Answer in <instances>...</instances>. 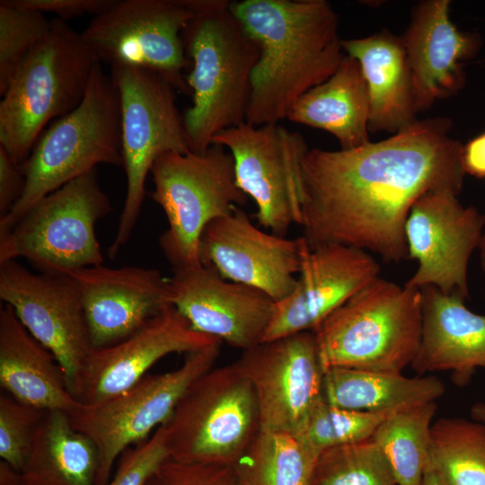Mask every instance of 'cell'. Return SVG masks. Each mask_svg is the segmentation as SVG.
I'll return each mask as SVG.
<instances>
[{"mask_svg":"<svg viewBox=\"0 0 485 485\" xmlns=\"http://www.w3.org/2000/svg\"><path fill=\"white\" fill-rule=\"evenodd\" d=\"M444 117L417 120L378 141L352 149H309L303 162V237L310 248L338 243L409 259L405 224L428 191L461 192L463 146Z\"/></svg>","mask_w":485,"mask_h":485,"instance_id":"6da1fadb","label":"cell"},{"mask_svg":"<svg viewBox=\"0 0 485 485\" xmlns=\"http://www.w3.org/2000/svg\"><path fill=\"white\" fill-rule=\"evenodd\" d=\"M230 5L260 47L245 122L278 124L340 66L346 53L338 14L325 0H242Z\"/></svg>","mask_w":485,"mask_h":485,"instance_id":"7a4b0ae2","label":"cell"},{"mask_svg":"<svg viewBox=\"0 0 485 485\" xmlns=\"http://www.w3.org/2000/svg\"><path fill=\"white\" fill-rule=\"evenodd\" d=\"M227 0H190L196 13L181 38L191 69L185 76L192 105L183 118L190 151L203 153L219 132L246 121L257 41Z\"/></svg>","mask_w":485,"mask_h":485,"instance_id":"3957f363","label":"cell"},{"mask_svg":"<svg viewBox=\"0 0 485 485\" xmlns=\"http://www.w3.org/2000/svg\"><path fill=\"white\" fill-rule=\"evenodd\" d=\"M101 163L123 166V156L119 93L99 62L81 103L44 129L21 164L25 189L0 218V234L10 231L44 197Z\"/></svg>","mask_w":485,"mask_h":485,"instance_id":"277c9868","label":"cell"},{"mask_svg":"<svg viewBox=\"0 0 485 485\" xmlns=\"http://www.w3.org/2000/svg\"><path fill=\"white\" fill-rule=\"evenodd\" d=\"M313 332L324 371L347 367L402 373L421 340V291L378 276Z\"/></svg>","mask_w":485,"mask_h":485,"instance_id":"5b68a950","label":"cell"},{"mask_svg":"<svg viewBox=\"0 0 485 485\" xmlns=\"http://www.w3.org/2000/svg\"><path fill=\"white\" fill-rule=\"evenodd\" d=\"M99 62L81 32L63 20H51L0 102V146L14 163L21 165L28 158L48 122L81 103Z\"/></svg>","mask_w":485,"mask_h":485,"instance_id":"8992f818","label":"cell"},{"mask_svg":"<svg viewBox=\"0 0 485 485\" xmlns=\"http://www.w3.org/2000/svg\"><path fill=\"white\" fill-rule=\"evenodd\" d=\"M152 199L163 210L168 228L160 247L174 269L200 265L198 244L205 227L245 204L236 183L234 162L224 146L203 153L170 152L154 163Z\"/></svg>","mask_w":485,"mask_h":485,"instance_id":"52a82bcc","label":"cell"},{"mask_svg":"<svg viewBox=\"0 0 485 485\" xmlns=\"http://www.w3.org/2000/svg\"><path fill=\"white\" fill-rule=\"evenodd\" d=\"M163 426L171 458L234 466L260 430L253 386L237 362L212 367L190 384Z\"/></svg>","mask_w":485,"mask_h":485,"instance_id":"ba28073f","label":"cell"},{"mask_svg":"<svg viewBox=\"0 0 485 485\" xmlns=\"http://www.w3.org/2000/svg\"><path fill=\"white\" fill-rule=\"evenodd\" d=\"M111 209L98 171L92 170L44 197L0 234V262L22 257L40 272L55 275L101 265L95 225Z\"/></svg>","mask_w":485,"mask_h":485,"instance_id":"9c48e42d","label":"cell"},{"mask_svg":"<svg viewBox=\"0 0 485 485\" xmlns=\"http://www.w3.org/2000/svg\"><path fill=\"white\" fill-rule=\"evenodd\" d=\"M121 105V146L127 189L116 235L114 259L129 240L141 213L146 181L163 154L190 151L173 86L157 73L128 65L110 66Z\"/></svg>","mask_w":485,"mask_h":485,"instance_id":"30bf717a","label":"cell"},{"mask_svg":"<svg viewBox=\"0 0 485 485\" xmlns=\"http://www.w3.org/2000/svg\"><path fill=\"white\" fill-rule=\"evenodd\" d=\"M222 342L187 354L178 368L147 374L128 390L69 412L72 426L89 437L99 453L96 485H105L113 466L129 447L146 440L167 422L190 384L214 367Z\"/></svg>","mask_w":485,"mask_h":485,"instance_id":"8fae6325","label":"cell"},{"mask_svg":"<svg viewBox=\"0 0 485 485\" xmlns=\"http://www.w3.org/2000/svg\"><path fill=\"white\" fill-rule=\"evenodd\" d=\"M233 155L236 183L253 199L259 225L285 236L302 224L304 137L278 124L243 122L217 133L211 141Z\"/></svg>","mask_w":485,"mask_h":485,"instance_id":"7c38bea8","label":"cell"},{"mask_svg":"<svg viewBox=\"0 0 485 485\" xmlns=\"http://www.w3.org/2000/svg\"><path fill=\"white\" fill-rule=\"evenodd\" d=\"M195 14L190 0H117L81 34L100 62L152 70L190 94L181 33Z\"/></svg>","mask_w":485,"mask_h":485,"instance_id":"4fadbf2b","label":"cell"},{"mask_svg":"<svg viewBox=\"0 0 485 485\" xmlns=\"http://www.w3.org/2000/svg\"><path fill=\"white\" fill-rule=\"evenodd\" d=\"M0 298L26 330L56 357L75 397L94 349L81 295L68 275L33 273L15 261L0 262Z\"/></svg>","mask_w":485,"mask_h":485,"instance_id":"5bb4252c","label":"cell"},{"mask_svg":"<svg viewBox=\"0 0 485 485\" xmlns=\"http://www.w3.org/2000/svg\"><path fill=\"white\" fill-rule=\"evenodd\" d=\"M459 193L428 191L412 205L405 224L409 258L418 269L404 284L413 288L434 286L445 295L469 298L468 265L479 248L485 216L464 207Z\"/></svg>","mask_w":485,"mask_h":485,"instance_id":"9a60e30c","label":"cell"},{"mask_svg":"<svg viewBox=\"0 0 485 485\" xmlns=\"http://www.w3.org/2000/svg\"><path fill=\"white\" fill-rule=\"evenodd\" d=\"M257 398L260 430L297 435L323 399L322 368L313 331L263 341L236 361Z\"/></svg>","mask_w":485,"mask_h":485,"instance_id":"2e32d148","label":"cell"},{"mask_svg":"<svg viewBox=\"0 0 485 485\" xmlns=\"http://www.w3.org/2000/svg\"><path fill=\"white\" fill-rule=\"evenodd\" d=\"M302 237L288 239L256 226L239 207L211 221L198 244L200 263L221 278L257 288L275 302L296 285Z\"/></svg>","mask_w":485,"mask_h":485,"instance_id":"e0dca14e","label":"cell"},{"mask_svg":"<svg viewBox=\"0 0 485 485\" xmlns=\"http://www.w3.org/2000/svg\"><path fill=\"white\" fill-rule=\"evenodd\" d=\"M301 237L296 285L289 295L275 302L263 341L313 331L333 311L379 276L378 262L366 251L338 243L310 248Z\"/></svg>","mask_w":485,"mask_h":485,"instance_id":"ac0fdd59","label":"cell"},{"mask_svg":"<svg viewBox=\"0 0 485 485\" xmlns=\"http://www.w3.org/2000/svg\"><path fill=\"white\" fill-rule=\"evenodd\" d=\"M168 295L195 331L242 351L263 341L275 306L264 292L226 280L202 264L174 269Z\"/></svg>","mask_w":485,"mask_h":485,"instance_id":"d6986e66","label":"cell"},{"mask_svg":"<svg viewBox=\"0 0 485 485\" xmlns=\"http://www.w3.org/2000/svg\"><path fill=\"white\" fill-rule=\"evenodd\" d=\"M218 342L222 341L195 331L174 306L167 304L128 338L93 350L75 398L84 404L107 400L136 384L165 356L189 354Z\"/></svg>","mask_w":485,"mask_h":485,"instance_id":"ffe728a7","label":"cell"},{"mask_svg":"<svg viewBox=\"0 0 485 485\" xmlns=\"http://www.w3.org/2000/svg\"><path fill=\"white\" fill-rule=\"evenodd\" d=\"M67 275L79 289L94 348L128 338L170 304L168 278L155 269L101 264Z\"/></svg>","mask_w":485,"mask_h":485,"instance_id":"44dd1931","label":"cell"},{"mask_svg":"<svg viewBox=\"0 0 485 485\" xmlns=\"http://www.w3.org/2000/svg\"><path fill=\"white\" fill-rule=\"evenodd\" d=\"M449 0L421 1L401 37L410 65L419 112L455 94L463 84L462 64L474 56L480 39L458 30Z\"/></svg>","mask_w":485,"mask_h":485,"instance_id":"7402d4cb","label":"cell"},{"mask_svg":"<svg viewBox=\"0 0 485 485\" xmlns=\"http://www.w3.org/2000/svg\"><path fill=\"white\" fill-rule=\"evenodd\" d=\"M420 291L422 333L410 367L419 375L448 372L457 386H464L478 369H485V314L434 286Z\"/></svg>","mask_w":485,"mask_h":485,"instance_id":"603a6c76","label":"cell"},{"mask_svg":"<svg viewBox=\"0 0 485 485\" xmlns=\"http://www.w3.org/2000/svg\"><path fill=\"white\" fill-rule=\"evenodd\" d=\"M342 48L358 61L367 85L369 131L394 135L413 125L419 111L401 38L382 31L365 38L342 40Z\"/></svg>","mask_w":485,"mask_h":485,"instance_id":"cb8c5ba5","label":"cell"},{"mask_svg":"<svg viewBox=\"0 0 485 485\" xmlns=\"http://www.w3.org/2000/svg\"><path fill=\"white\" fill-rule=\"evenodd\" d=\"M0 384L16 401L43 411L68 414L79 403L54 355L7 304L0 308Z\"/></svg>","mask_w":485,"mask_h":485,"instance_id":"d4e9b609","label":"cell"},{"mask_svg":"<svg viewBox=\"0 0 485 485\" xmlns=\"http://www.w3.org/2000/svg\"><path fill=\"white\" fill-rule=\"evenodd\" d=\"M369 112V94L360 65L346 54L328 80L297 100L287 119L325 130L338 139L340 149H352L370 142Z\"/></svg>","mask_w":485,"mask_h":485,"instance_id":"484cf974","label":"cell"},{"mask_svg":"<svg viewBox=\"0 0 485 485\" xmlns=\"http://www.w3.org/2000/svg\"><path fill=\"white\" fill-rule=\"evenodd\" d=\"M99 453L66 412L46 411L34 435L19 485H96Z\"/></svg>","mask_w":485,"mask_h":485,"instance_id":"4316f807","label":"cell"},{"mask_svg":"<svg viewBox=\"0 0 485 485\" xmlns=\"http://www.w3.org/2000/svg\"><path fill=\"white\" fill-rule=\"evenodd\" d=\"M445 387L435 375L406 376L402 373L347 367L324 371L322 394L334 406L369 412L395 411L436 401Z\"/></svg>","mask_w":485,"mask_h":485,"instance_id":"83f0119b","label":"cell"},{"mask_svg":"<svg viewBox=\"0 0 485 485\" xmlns=\"http://www.w3.org/2000/svg\"><path fill=\"white\" fill-rule=\"evenodd\" d=\"M318 456L296 435L260 430L233 467L237 485H312Z\"/></svg>","mask_w":485,"mask_h":485,"instance_id":"f1b7e54d","label":"cell"},{"mask_svg":"<svg viewBox=\"0 0 485 485\" xmlns=\"http://www.w3.org/2000/svg\"><path fill=\"white\" fill-rule=\"evenodd\" d=\"M436 401L412 405L387 417L372 436L386 456L397 485H421L429 464Z\"/></svg>","mask_w":485,"mask_h":485,"instance_id":"f546056e","label":"cell"},{"mask_svg":"<svg viewBox=\"0 0 485 485\" xmlns=\"http://www.w3.org/2000/svg\"><path fill=\"white\" fill-rule=\"evenodd\" d=\"M429 464L449 485H485V426L463 418L434 421Z\"/></svg>","mask_w":485,"mask_h":485,"instance_id":"4dcf8cb0","label":"cell"},{"mask_svg":"<svg viewBox=\"0 0 485 485\" xmlns=\"http://www.w3.org/2000/svg\"><path fill=\"white\" fill-rule=\"evenodd\" d=\"M312 485H397L391 465L373 437L333 446L316 461Z\"/></svg>","mask_w":485,"mask_h":485,"instance_id":"1f68e13d","label":"cell"},{"mask_svg":"<svg viewBox=\"0 0 485 485\" xmlns=\"http://www.w3.org/2000/svg\"><path fill=\"white\" fill-rule=\"evenodd\" d=\"M395 411L353 410L331 405L323 398L296 436L319 455L328 448L372 437L382 422Z\"/></svg>","mask_w":485,"mask_h":485,"instance_id":"d6a6232c","label":"cell"},{"mask_svg":"<svg viewBox=\"0 0 485 485\" xmlns=\"http://www.w3.org/2000/svg\"><path fill=\"white\" fill-rule=\"evenodd\" d=\"M51 20L37 11L0 1V95L16 70L50 28Z\"/></svg>","mask_w":485,"mask_h":485,"instance_id":"836d02e7","label":"cell"},{"mask_svg":"<svg viewBox=\"0 0 485 485\" xmlns=\"http://www.w3.org/2000/svg\"><path fill=\"white\" fill-rule=\"evenodd\" d=\"M46 411L0 395V457L22 471Z\"/></svg>","mask_w":485,"mask_h":485,"instance_id":"e575fe53","label":"cell"},{"mask_svg":"<svg viewBox=\"0 0 485 485\" xmlns=\"http://www.w3.org/2000/svg\"><path fill=\"white\" fill-rule=\"evenodd\" d=\"M169 457L166 432L162 425L146 440L128 448L120 455L115 473L105 485H144Z\"/></svg>","mask_w":485,"mask_h":485,"instance_id":"d590c367","label":"cell"},{"mask_svg":"<svg viewBox=\"0 0 485 485\" xmlns=\"http://www.w3.org/2000/svg\"><path fill=\"white\" fill-rule=\"evenodd\" d=\"M144 485H237L233 466L167 458Z\"/></svg>","mask_w":485,"mask_h":485,"instance_id":"8d00e7d4","label":"cell"},{"mask_svg":"<svg viewBox=\"0 0 485 485\" xmlns=\"http://www.w3.org/2000/svg\"><path fill=\"white\" fill-rule=\"evenodd\" d=\"M9 2L18 7L42 13H54L56 18L66 22L67 19L85 13L97 16L111 8L117 0H9Z\"/></svg>","mask_w":485,"mask_h":485,"instance_id":"74e56055","label":"cell"},{"mask_svg":"<svg viewBox=\"0 0 485 485\" xmlns=\"http://www.w3.org/2000/svg\"><path fill=\"white\" fill-rule=\"evenodd\" d=\"M25 189V176L0 146V218L5 216L21 198Z\"/></svg>","mask_w":485,"mask_h":485,"instance_id":"f35d334b","label":"cell"},{"mask_svg":"<svg viewBox=\"0 0 485 485\" xmlns=\"http://www.w3.org/2000/svg\"><path fill=\"white\" fill-rule=\"evenodd\" d=\"M463 163L466 173L485 177V133L463 146Z\"/></svg>","mask_w":485,"mask_h":485,"instance_id":"ab89813d","label":"cell"},{"mask_svg":"<svg viewBox=\"0 0 485 485\" xmlns=\"http://www.w3.org/2000/svg\"><path fill=\"white\" fill-rule=\"evenodd\" d=\"M21 472L8 463L0 461V485H19Z\"/></svg>","mask_w":485,"mask_h":485,"instance_id":"60d3db41","label":"cell"},{"mask_svg":"<svg viewBox=\"0 0 485 485\" xmlns=\"http://www.w3.org/2000/svg\"><path fill=\"white\" fill-rule=\"evenodd\" d=\"M421 485H449L430 464L424 472Z\"/></svg>","mask_w":485,"mask_h":485,"instance_id":"b9f144b4","label":"cell"},{"mask_svg":"<svg viewBox=\"0 0 485 485\" xmlns=\"http://www.w3.org/2000/svg\"><path fill=\"white\" fill-rule=\"evenodd\" d=\"M472 419L485 426V401H478L471 408Z\"/></svg>","mask_w":485,"mask_h":485,"instance_id":"7bdbcfd3","label":"cell"},{"mask_svg":"<svg viewBox=\"0 0 485 485\" xmlns=\"http://www.w3.org/2000/svg\"><path fill=\"white\" fill-rule=\"evenodd\" d=\"M479 249H480L481 267L482 271L485 274V229H484V232L482 234V237H481V240Z\"/></svg>","mask_w":485,"mask_h":485,"instance_id":"ee69618b","label":"cell"}]
</instances>
